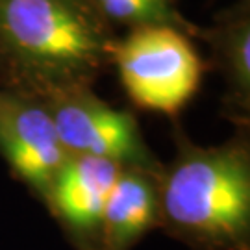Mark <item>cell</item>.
<instances>
[{
	"label": "cell",
	"instance_id": "9",
	"mask_svg": "<svg viewBox=\"0 0 250 250\" xmlns=\"http://www.w3.org/2000/svg\"><path fill=\"white\" fill-rule=\"evenodd\" d=\"M95 11L111 28L165 26L184 32L191 39H198L200 28L193 24L178 9L176 0H89Z\"/></svg>",
	"mask_w": 250,
	"mask_h": 250
},
{
	"label": "cell",
	"instance_id": "2",
	"mask_svg": "<svg viewBox=\"0 0 250 250\" xmlns=\"http://www.w3.org/2000/svg\"><path fill=\"white\" fill-rule=\"evenodd\" d=\"M160 228L193 250H250L249 128L215 146L176 130V154L160 172Z\"/></svg>",
	"mask_w": 250,
	"mask_h": 250
},
{
	"label": "cell",
	"instance_id": "5",
	"mask_svg": "<svg viewBox=\"0 0 250 250\" xmlns=\"http://www.w3.org/2000/svg\"><path fill=\"white\" fill-rule=\"evenodd\" d=\"M0 158L30 193L46 204L58 170L69 158L45 100L0 87Z\"/></svg>",
	"mask_w": 250,
	"mask_h": 250
},
{
	"label": "cell",
	"instance_id": "6",
	"mask_svg": "<svg viewBox=\"0 0 250 250\" xmlns=\"http://www.w3.org/2000/svg\"><path fill=\"white\" fill-rule=\"evenodd\" d=\"M121 169L113 161L69 154L58 170L45 206L76 250H100L104 208Z\"/></svg>",
	"mask_w": 250,
	"mask_h": 250
},
{
	"label": "cell",
	"instance_id": "1",
	"mask_svg": "<svg viewBox=\"0 0 250 250\" xmlns=\"http://www.w3.org/2000/svg\"><path fill=\"white\" fill-rule=\"evenodd\" d=\"M115 41L89 0H0V87L39 99L93 87Z\"/></svg>",
	"mask_w": 250,
	"mask_h": 250
},
{
	"label": "cell",
	"instance_id": "7",
	"mask_svg": "<svg viewBox=\"0 0 250 250\" xmlns=\"http://www.w3.org/2000/svg\"><path fill=\"white\" fill-rule=\"evenodd\" d=\"M209 45L213 69L224 82L223 115L249 128L250 121V0H239L217 13L213 24L200 28Z\"/></svg>",
	"mask_w": 250,
	"mask_h": 250
},
{
	"label": "cell",
	"instance_id": "3",
	"mask_svg": "<svg viewBox=\"0 0 250 250\" xmlns=\"http://www.w3.org/2000/svg\"><path fill=\"white\" fill-rule=\"evenodd\" d=\"M111 65L134 104L165 115H178L204 76L193 39L165 26L135 28L117 37Z\"/></svg>",
	"mask_w": 250,
	"mask_h": 250
},
{
	"label": "cell",
	"instance_id": "4",
	"mask_svg": "<svg viewBox=\"0 0 250 250\" xmlns=\"http://www.w3.org/2000/svg\"><path fill=\"white\" fill-rule=\"evenodd\" d=\"M45 104L60 143L71 156L113 161L121 167L161 170L130 111L115 109L97 97L93 87H74L46 97Z\"/></svg>",
	"mask_w": 250,
	"mask_h": 250
},
{
	"label": "cell",
	"instance_id": "8",
	"mask_svg": "<svg viewBox=\"0 0 250 250\" xmlns=\"http://www.w3.org/2000/svg\"><path fill=\"white\" fill-rule=\"evenodd\" d=\"M160 172L123 167L109 191L100 233V250H132L161 226Z\"/></svg>",
	"mask_w": 250,
	"mask_h": 250
}]
</instances>
